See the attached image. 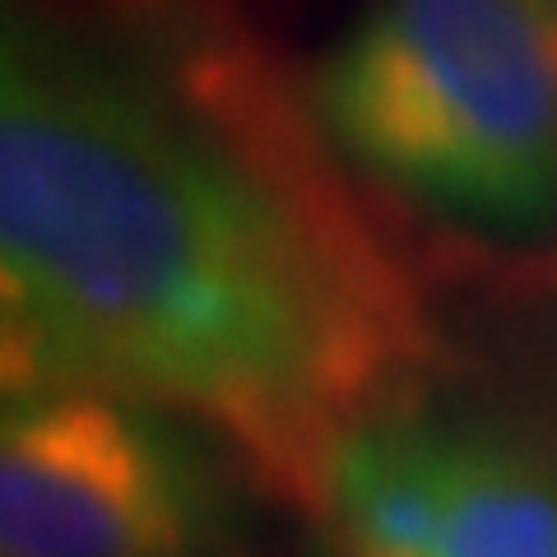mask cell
<instances>
[{
    "mask_svg": "<svg viewBox=\"0 0 557 557\" xmlns=\"http://www.w3.org/2000/svg\"><path fill=\"white\" fill-rule=\"evenodd\" d=\"M228 456L186 418L112 391L5 395L0 557H228Z\"/></svg>",
    "mask_w": 557,
    "mask_h": 557,
    "instance_id": "3",
    "label": "cell"
},
{
    "mask_svg": "<svg viewBox=\"0 0 557 557\" xmlns=\"http://www.w3.org/2000/svg\"><path fill=\"white\" fill-rule=\"evenodd\" d=\"M237 0H10L5 395L89 386L321 507L330 456L413 405L428 311Z\"/></svg>",
    "mask_w": 557,
    "mask_h": 557,
    "instance_id": "1",
    "label": "cell"
},
{
    "mask_svg": "<svg viewBox=\"0 0 557 557\" xmlns=\"http://www.w3.org/2000/svg\"><path fill=\"white\" fill-rule=\"evenodd\" d=\"M307 98L348 172L450 228L557 223V0H368Z\"/></svg>",
    "mask_w": 557,
    "mask_h": 557,
    "instance_id": "2",
    "label": "cell"
},
{
    "mask_svg": "<svg viewBox=\"0 0 557 557\" xmlns=\"http://www.w3.org/2000/svg\"><path fill=\"white\" fill-rule=\"evenodd\" d=\"M317 516L344 557H557L553 469L413 405L339 442Z\"/></svg>",
    "mask_w": 557,
    "mask_h": 557,
    "instance_id": "4",
    "label": "cell"
}]
</instances>
